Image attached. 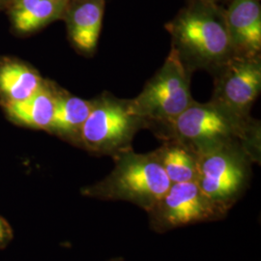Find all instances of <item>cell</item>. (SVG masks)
<instances>
[{"label": "cell", "instance_id": "cell-1", "mask_svg": "<svg viewBox=\"0 0 261 261\" xmlns=\"http://www.w3.org/2000/svg\"><path fill=\"white\" fill-rule=\"evenodd\" d=\"M166 29L171 37V49L192 74L200 69L214 74L236 56L223 6L189 1Z\"/></svg>", "mask_w": 261, "mask_h": 261}, {"label": "cell", "instance_id": "cell-2", "mask_svg": "<svg viewBox=\"0 0 261 261\" xmlns=\"http://www.w3.org/2000/svg\"><path fill=\"white\" fill-rule=\"evenodd\" d=\"M163 140H175L195 152L224 144H240L260 160V125L209 101H194L174 120L157 129Z\"/></svg>", "mask_w": 261, "mask_h": 261}, {"label": "cell", "instance_id": "cell-3", "mask_svg": "<svg viewBox=\"0 0 261 261\" xmlns=\"http://www.w3.org/2000/svg\"><path fill=\"white\" fill-rule=\"evenodd\" d=\"M112 158L114 167L111 173L85 188L84 195L102 200L127 201L149 212L171 185L154 151L140 154L132 148Z\"/></svg>", "mask_w": 261, "mask_h": 261}, {"label": "cell", "instance_id": "cell-4", "mask_svg": "<svg viewBox=\"0 0 261 261\" xmlns=\"http://www.w3.org/2000/svg\"><path fill=\"white\" fill-rule=\"evenodd\" d=\"M196 182L202 194L224 213L249 186L252 154L240 144H224L196 152Z\"/></svg>", "mask_w": 261, "mask_h": 261}, {"label": "cell", "instance_id": "cell-5", "mask_svg": "<svg viewBox=\"0 0 261 261\" xmlns=\"http://www.w3.org/2000/svg\"><path fill=\"white\" fill-rule=\"evenodd\" d=\"M143 128L147 123L135 112L130 100L103 93L93 100L77 139L90 152L114 157L132 149L135 136Z\"/></svg>", "mask_w": 261, "mask_h": 261}, {"label": "cell", "instance_id": "cell-6", "mask_svg": "<svg viewBox=\"0 0 261 261\" xmlns=\"http://www.w3.org/2000/svg\"><path fill=\"white\" fill-rule=\"evenodd\" d=\"M192 73L170 49L164 65L153 75L142 91L130 99L135 110L156 130L174 120L195 100L191 94Z\"/></svg>", "mask_w": 261, "mask_h": 261}, {"label": "cell", "instance_id": "cell-7", "mask_svg": "<svg viewBox=\"0 0 261 261\" xmlns=\"http://www.w3.org/2000/svg\"><path fill=\"white\" fill-rule=\"evenodd\" d=\"M147 213L150 227L156 232L218 221L226 215L202 194L196 181L171 184Z\"/></svg>", "mask_w": 261, "mask_h": 261}, {"label": "cell", "instance_id": "cell-8", "mask_svg": "<svg viewBox=\"0 0 261 261\" xmlns=\"http://www.w3.org/2000/svg\"><path fill=\"white\" fill-rule=\"evenodd\" d=\"M215 74L211 102L242 117H251L261 91V56H234Z\"/></svg>", "mask_w": 261, "mask_h": 261}, {"label": "cell", "instance_id": "cell-9", "mask_svg": "<svg viewBox=\"0 0 261 261\" xmlns=\"http://www.w3.org/2000/svg\"><path fill=\"white\" fill-rule=\"evenodd\" d=\"M225 19L235 55H260V0H231Z\"/></svg>", "mask_w": 261, "mask_h": 261}, {"label": "cell", "instance_id": "cell-10", "mask_svg": "<svg viewBox=\"0 0 261 261\" xmlns=\"http://www.w3.org/2000/svg\"><path fill=\"white\" fill-rule=\"evenodd\" d=\"M105 0H71L65 17L68 32L75 47L85 54L93 53L101 34Z\"/></svg>", "mask_w": 261, "mask_h": 261}, {"label": "cell", "instance_id": "cell-11", "mask_svg": "<svg viewBox=\"0 0 261 261\" xmlns=\"http://www.w3.org/2000/svg\"><path fill=\"white\" fill-rule=\"evenodd\" d=\"M57 94L47 84L28 99L6 103L10 116L25 126L35 129L48 130L53 120Z\"/></svg>", "mask_w": 261, "mask_h": 261}, {"label": "cell", "instance_id": "cell-12", "mask_svg": "<svg viewBox=\"0 0 261 261\" xmlns=\"http://www.w3.org/2000/svg\"><path fill=\"white\" fill-rule=\"evenodd\" d=\"M71 0H15L12 19L15 28L30 32L44 28L65 15Z\"/></svg>", "mask_w": 261, "mask_h": 261}, {"label": "cell", "instance_id": "cell-13", "mask_svg": "<svg viewBox=\"0 0 261 261\" xmlns=\"http://www.w3.org/2000/svg\"><path fill=\"white\" fill-rule=\"evenodd\" d=\"M154 153L171 184L196 181L197 158L190 147L177 140H164Z\"/></svg>", "mask_w": 261, "mask_h": 261}, {"label": "cell", "instance_id": "cell-14", "mask_svg": "<svg viewBox=\"0 0 261 261\" xmlns=\"http://www.w3.org/2000/svg\"><path fill=\"white\" fill-rule=\"evenodd\" d=\"M92 107L93 100L87 101L72 95L57 94L55 112L48 130L60 136L77 139Z\"/></svg>", "mask_w": 261, "mask_h": 261}, {"label": "cell", "instance_id": "cell-15", "mask_svg": "<svg viewBox=\"0 0 261 261\" xmlns=\"http://www.w3.org/2000/svg\"><path fill=\"white\" fill-rule=\"evenodd\" d=\"M44 84L42 77L28 66L10 62L0 67V92L8 101L25 100Z\"/></svg>", "mask_w": 261, "mask_h": 261}, {"label": "cell", "instance_id": "cell-16", "mask_svg": "<svg viewBox=\"0 0 261 261\" xmlns=\"http://www.w3.org/2000/svg\"><path fill=\"white\" fill-rule=\"evenodd\" d=\"M8 226L5 224V222L0 218V243L5 241L8 237Z\"/></svg>", "mask_w": 261, "mask_h": 261}, {"label": "cell", "instance_id": "cell-17", "mask_svg": "<svg viewBox=\"0 0 261 261\" xmlns=\"http://www.w3.org/2000/svg\"><path fill=\"white\" fill-rule=\"evenodd\" d=\"M189 1H200V2L210 3V4H215V5L224 7V4H228L231 0H189Z\"/></svg>", "mask_w": 261, "mask_h": 261}, {"label": "cell", "instance_id": "cell-18", "mask_svg": "<svg viewBox=\"0 0 261 261\" xmlns=\"http://www.w3.org/2000/svg\"><path fill=\"white\" fill-rule=\"evenodd\" d=\"M108 261H125V259H123L122 257H114V258L109 259Z\"/></svg>", "mask_w": 261, "mask_h": 261}, {"label": "cell", "instance_id": "cell-19", "mask_svg": "<svg viewBox=\"0 0 261 261\" xmlns=\"http://www.w3.org/2000/svg\"><path fill=\"white\" fill-rule=\"evenodd\" d=\"M1 1H2V0H0V2H1Z\"/></svg>", "mask_w": 261, "mask_h": 261}]
</instances>
